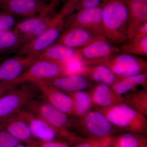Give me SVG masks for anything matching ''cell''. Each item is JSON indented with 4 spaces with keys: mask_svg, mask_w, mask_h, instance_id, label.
Here are the masks:
<instances>
[{
    "mask_svg": "<svg viewBox=\"0 0 147 147\" xmlns=\"http://www.w3.org/2000/svg\"><path fill=\"white\" fill-rule=\"evenodd\" d=\"M43 82L67 94L83 91L89 86L88 79L80 74L59 76Z\"/></svg>",
    "mask_w": 147,
    "mask_h": 147,
    "instance_id": "cell-22",
    "label": "cell"
},
{
    "mask_svg": "<svg viewBox=\"0 0 147 147\" xmlns=\"http://www.w3.org/2000/svg\"><path fill=\"white\" fill-rule=\"evenodd\" d=\"M49 3L42 0H9L0 2V9L15 16L26 18L41 13L46 8Z\"/></svg>",
    "mask_w": 147,
    "mask_h": 147,
    "instance_id": "cell-14",
    "label": "cell"
},
{
    "mask_svg": "<svg viewBox=\"0 0 147 147\" xmlns=\"http://www.w3.org/2000/svg\"><path fill=\"white\" fill-rule=\"evenodd\" d=\"M17 113L26 123L32 136L36 141L49 142L57 140L58 137H61L55 129L27 109L22 108Z\"/></svg>",
    "mask_w": 147,
    "mask_h": 147,
    "instance_id": "cell-11",
    "label": "cell"
},
{
    "mask_svg": "<svg viewBox=\"0 0 147 147\" xmlns=\"http://www.w3.org/2000/svg\"><path fill=\"white\" fill-rule=\"evenodd\" d=\"M80 74L88 80L110 86L118 79L110 69L101 64H84Z\"/></svg>",
    "mask_w": 147,
    "mask_h": 147,
    "instance_id": "cell-21",
    "label": "cell"
},
{
    "mask_svg": "<svg viewBox=\"0 0 147 147\" xmlns=\"http://www.w3.org/2000/svg\"><path fill=\"white\" fill-rule=\"evenodd\" d=\"M26 43L14 30L0 32V56H5L17 53L24 44Z\"/></svg>",
    "mask_w": 147,
    "mask_h": 147,
    "instance_id": "cell-24",
    "label": "cell"
},
{
    "mask_svg": "<svg viewBox=\"0 0 147 147\" xmlns=\"http://www.w3.org/2000/svg\"><path fill=\"white\" fill-rule=\"evenodd\" d=\"M42 1H43L47 3V1H48L49 0H42ZM51 0H50V1H51Z\"/></svg>",
    "mask_w": 147,
    "mask_h": 147,
    "instance_id": "cell-38",
    "label": "cell"
},
{
    "mask_svg": "<svg viewBox=\"0 0 147 147\" xmlns=\"http://www.w3.org/2000/svg\"><path fill=\"white\" fill-rule=\"evenodd\" d=\"M0 129L4 130L22 144L32 147L36 140L32 136L28 124L17 113L0 120Z\"/></svg>",
    "mask_w": 147,
    "mask_h": 147,
    "instance_id": "cell-16",
    "label": "cell"
},
{
    "mask_svg": "<svg viewBox=\"0 0 147 147\" xmlns=\"http://www.w3.org/2000/svg\"><path fill=\"white\" fill-rule=\"evenodd\" d=\"M24 108L46 122L57 131L61 137L70 142L78 140L77 137L69 131L71 123L69 116L54 108L44 99L33 98Z\"/></svg>",
    "mask_w": 147,
    "mask_h": 147,
    "instance_id": "cell-4",
    "label": "cell"
},
{
    "mask_svg": "<svg viewBox=\"0 0 147 147\" xmlns=\"http://www.w3.org/2000/svg\"><path fill=\"white\" fill-rule=\"evenodd\" d=\"M106 117L114 128L146 135L147 131L146 116L123 102L102 109L95 108Z\"/></svg>",
    "mask_w": 147,
    "mask_h": 147,
    "instance_id": "cell-3",
    "label": "cell"
},
{
    "mask_svg": "<svg viewBox=\"0 0 147 147\" xmlns=\"http://www.w3.org/2000/svg\"><path fill=\"white\" fill-rule=\"evenodd\" d=\"M66 75L64 64L37 59L18 78L9 84L16 86L26 83L34 84Z\"/></svg>",
    "mask_w": 147,
    "mask_h": 147,
    "instance_id": "cell-7",
    "label": "cell"
},
{
    "mask_svg": "<svg viewBox=\"0 0 147 147\" xmlns=\"http://www.w3.org/2000/svg\"><path fill=\"white\" fill-rule=\"evenodd\" d=\"M73 103L71 115L80 117L86 115L93 107L90 93L80 91L67 94Z\"/></svg>",
    "mask_w": 147,
    "mask_h": 147,
    "instance_id": "cell-25",
    "label": "cell"
},
{
    "mask_svg": "<svg viewBox=\"0 0 147 147\" xmlns=\"http://www.w3.org/2000/svg\"><path fill=\"white\" fill-rule=\"evenodd\" d=\"M128 9L127 37L133 38L139 27L147 22V0H125Z\"/></svg>",
    "mask_w": 147,
    "mask_h": 147,
    "instance_id": "cell-17",
    "label": "cell"
},
{
    "mask_svg": "<svg viewBox=\"0 0 147 147\" xmlns=\"http://www.w3.org/2000/svg\"><path fill=\"white\" fill-rule=\"evenodd\" d=\"M5 58V56H0V62L1 61Z\"/></svg>",
    "mask_w": 147,
    "mask_h": 147,
    "instance_id": "cell-37",
    "label": "cell"
},
{
    "mask_svg": "<svg viewBox=\"0 0 147 147\" xmlns=\"http://www.w3.org/2000/svg\"><path fill=\"white\" fill-rule=\"evenodd\" d=\"M146 36H147V22L139 27L132 40L140 39Z\"/></svg>",
    "mask_w": 147,
    "mask_h": 147,
    "instance_id": "cell-34",
    "label": "cell"
},
{
    "mask_svg": "<svg viewBox=\"0 0 147 147\" xmlns=\"http://www.w3.org/2000/svg\"><path fill=\"white\" fill-rule=\"evenodd\" d=\"M122 102L145 116L147 115V88L141 89L125 95Z\"/></svg>",
    "mask_w": 147,
    "mask_h": 147,
    "instance_id": "cell-26",
    "label": "cell"
},
{
    "mask_svg": "<svg viewBox=\"0 0 147 147\" xmlns=\"http://www.w3.org/2000/svg\"><path fill=\"white\" fill-rule=\"evenodd\" d=\"M9 1V0H0V2H1L5 1Z\"/></svg>",
    "mask_w": 147,
    "mask_h": 147,
    "instance_id": "cell-39",
    "label": "cell"
},
{
    "mask_svg": "<svg viewBox=\"0 0 147 147\" xmlns=\"http://www.w3.org/2000/svg\"><path fill=\"white\" fill-rule=\"evenodd\" d=\"M101 38L105 37L96 34L83 28L73 27L67 28L56 42L74 49H79Z\"/></svg>",
    "mask_w": 147,
    "mask_h": 147,
    "instance_id": "cell-18",
    "label": "cell"
},
{
    "mask_svg": "<svg viewBox=\"0 0 147 147\" xmlns=\"http://www.w3.org/2000/svg\"><path fill=\"white\" fill-rule=\"evenodd\" d=\"M120 53L87 64L106 66L118 78L133 76L147 71V63L145 59L135 55Z\"/></svg>",
    "mask_w": 147,
    "mask_h": 147,
    "instance_id": "cell-6",
    "label": "cell"
},
{
    "mask_svg": "<svg viewBox=\"0 0 147 147\" xmlns=\"http://www.w3.org/2000/svg\"><path fill=\"white\" fill-rule=\"evenodd\" d=\"M14 147H30L29 146L27 145L26 144H22V143H21V144H19L17 145V146H16Z\"/></svg>",
    "mask_w": 147,
    "mask_h": 147,
    "instance_id": "cell-36",
    "label": "cell"
},
{
    "mask_svg": "<svg viewBox=\"0 0 147 147\" xmlns=\"http://www.w3.org/2000/svg\"><path fill=\"white\" fill-rule=\"evenodd\" d=\"M34 84L47 103L67 115H71L73 103L68 94L45 82H38Z\"/></svg>",
    "mask_w": 147,
    "mask_h": 147,
    "instance_id": "cell-15",
    "label": "cell"
},
{
    "mask_svg": "<svg viewBox=\"0 0 147 147\" xmlns=\"http://www.w3.org/2000/svg\"><path fill=\"white\" fill-rule=\"evenodd\" d=\"M114 147H147V139L145 135L126 132L113 139Z\"/></svg>",
    "mask_w": 147,
    "mask_h": 147,
    "instance_id": "cell-27",
    "label": "cell"
},
{
    "mask_svg": "<svg viewBox=\"0 0 147 147\" xmlns=\"http://www.w3.org/2000/svg\"><path fill=\"white\" fill-rule=\"evenodd\" d=\"M78 0H68L58 13L53 15L49 26L39 36L24 44L17 55L36 56L56 42L63 32L66 17L76 9Z\"/></svg>",
    "mask_w": 147,
    "mask_h": 147,
    "instance_id": "cell-1",
    "label": "cell"
},
{
    "mask_svg": "<svg viewBox=\"0 0 147 147\" xmlns=\"http://www.w3.org/2000/svg\"><path fill=\"white\" fill-rule=\"evenodd\" d=\"M74 147H107V145L104 139H89L81 142Z\"/></svg>",
    "mask_w": 147,
    "mask_h": 147,
    "instance_id": "cell-32",
    "label": "cell"
},
{
    "mask_svg": "<svg viewBox=\"0 0 147 147\" xmlns=\"http://www.w3.org/2000/svg\"><path fill=\"white\" fill-rule=\"evenodd\" d=\"M121 53L137 56L147 57V36L139 39L132 40L119 47Z\"/></svg>",
    "mask_w": 147,
    "mask_h": 147,
    "instance_id": "cell-28",
    "label": "cell"
},
{
    "mask_svg": "<svg viewBox=\"0 0 147 147\" xmlns=\"http://www.w3.org/2000/svg\"><path fill=\"white\" fill-rule=\"evenodd\" d=\"M14 87L9 84H0V97Z\"/></svg>",
    "mask_w": 147,
    "mask_h": 147,
    "instance_id": "cell-35",
    "label": "cell"
},
{
    "mask_svg": "<svg viewBox=\"0 0 147 147\" xmlns=\"http://www.w3.org/2000/svg\"><path fill=\"white\" fill-rule=\"evenodd\" d=\"M107 0H79L76 9H88L102 5Z\"/></svg>",
    "mask_w": 147,
    "mask_h": 147,
    "instance_id": "cell-31",
    "label": "cell"
},
{
    "mask_svg": "<svg viewBox=\"0 0 147 147\" xmlns=\"http://www.w3.org/2000/svg\"><path fill=\"white\" fill-rule=\"evenodd\" d=\"M147 72L146 71L137 75L118 78L111 87L117 94L122 97L131 92L147 88Z\"/></svg>",
    "mask_w": 147,
    "mask_h": 147,
    "instance_id": "cell-23",
    "label": "cell"
},
{
    "mask_svg": "<svg viewBox=\"0 0 147 147\" xmlns=\"http://www.w3.org/2000/svg\"><path fill=\"white\" fill-rule=\"evenodd\" d=\"M79 55L84 64L96 61L120 53L119 47L116 46L105 38L94 40L79 49Z\"/></svg>",
    "mask_w": 147,
    "mask_h": 147,
    "instance_id": "cell-13",
    "label": "cell"
},
{
    "mask_svg": "<svg viewBox=\"0 0 147 147\" xmlns=\"http://www.w3.org/2000/svg\"><path fill=\"white\" fill-rule=\"evenodd\" d=\"M21 143L6 131L0 129V147H14Z\"/></svg>",
    "mask_w": 147,
    "mask_h": 147,
    "instance_id": "cell-30",
    "label": "cell"
},
{
    "mask_svg": "<svg viewBox=\"0 0 147 147\" xmlns=\"http://www.w3.org/2000/svg\"><path fill=\"white\" fill-rule=\"evenodd\" d=\"M93 107L102 109L122 102V98L113 90L111 86L98 84L90 93Z\"/></svg>",
    "mask_w": 147,
    "mask_h": 147,
    "instance_id": "cell-19",
    "label": "cell"
},
{
    "mask_svg": "<svg viewBox=\"0 0 147 147\" xmlns=\"http://www.w3.org/2000/svg\"><path fill=\"white\" fill-rule=\"evenodd\" d=\"M16 23L15 16L5 11H0V32L13 30Z\"/></svg>",
    "mask_w": 147,
    "mask_h": 147,
    "instance_id": "cell-29",
    "label": "cell"
},
{
    "mask_svg": "<svg viewBox=\"0 0 147 147\" xmlns=\"http://www.w3.org/2000/svg\"><path fill=\"white\" fill-rule=\"evenodd\" d=\"M72 124L79 127L90 139H98L110 137L115 128L99 110H90Z\"/></svg>",
    "mask_w": 147,
    "mask_h": 147,
    "instance_id": "cell-9",
    "label": "cell"
},
{
    "mask_svg": "<svg viewBox=\"0 0 147 147\" xmlns=\"http://www.w3.org/2000/svg\"><path fill=\"white\" fill-rule=\"evenodd\" d=\"M58 2L57 0H51L42 12L36 16L24 18L16 23L13 30L26 42L39 36L49 26L53 16L52 12Z\"/></svg>",
    "mask_w": 147,
    "mask_h": 147,
    "instance_id": "cell-8",
    "label": "cell"
},
{
    "mask_svg": "<svg viewBox=\"0 0 147 147\" xmlns=\"http://www.w3.org/2000/svg\"><path fill=\"white\" fill-rule=\"evenodd\" d=\"M35 84L26 83L11 89L0 97V120L7 117L24 108L36 96Z\"/></svg>",
    "mask_w": 147,
    "mask_h": 147,
    "instance_id": "cell-5",
    "label": "cell"
},
{
    "mask_svg": "<svg viewBox=\"0 0 147 147\" xmlns=\"http://www.w3.org/2000/svg\"><path fill=\"white\" fill-rule=\"evenodd\" d=\"M31 147H70L65 142L56 140L49 142H40L36 141Z\"/></svg>",
    "mask_w": 147,
    "mask_h": 147,
    "instance_id": "cell-33",
    "label": "cell"
},
{
    "mask_svg": "<svg viewBox=\"0 0 147 147\" xmlns=\"http://www.w3.org/2000/svg\"><path fill=\"white\" fill-rule=\"evenodd\" d=\"M128 9L125 0H107L103 6L102 24L103 34L114 44L127 42Z\"/></svg>",
    "mask_w": 147,
    "mask_h": 147,
    "instance_id": "cell-2",
    "label": "cell"
},
{
    "mask_svg": "<svg viewBox=\"0 0 147 147\" xmlns=\"http://www.w3.org/2000/svg\"><path fill=\"white\" fill-rule=\"evenodd\" d=\"M79 49H74L56 42L37 55L36 57L38 59L63 63L80 57Z\"/></svg>",
    "mask_w": 147,
    "mask_h": 147,
    "instance_id": "cell-20",
    "label": "cell"
},
{
    "mask_svg": "<svg viewBox=\"0 0 147 147\" xmlns=\"http://www.w3.org/2000/svg\"><path fill=\"white\" fill-rule=\"evenodd\" d=\"M105 3L95 8L78 11L72 17L67 28H83L96 34L105 36L102 24V9Z\"/></svg>",
    "mask_w": 147,
    "mask_h": 147,
    "instance_id": "cell-12",
    "label": "cell"
},
{
    "mask_svg": "<svg viewBox=\"0 0 147 147\" xmlns=\"http://www.w3.org/2000/svg\"><path fill=\"white\" fill-rule=\"evenodd\" d=\"M37 59L36 56L18 55L5 58L0 62V84L16 80Z\"/></svg>",
    "mask_w": 147,
    "mask_h": 147,
    "instance_id": "cell-10",
    "label": "cell"
}]
</instances>
